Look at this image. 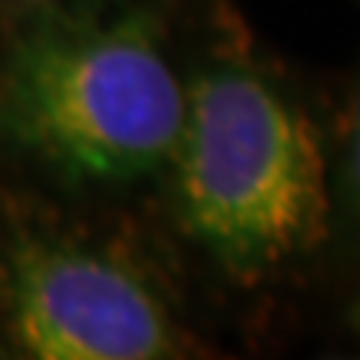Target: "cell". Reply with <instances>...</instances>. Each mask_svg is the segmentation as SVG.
Returning <instances> with one entry per match:
<instances>
[{
  "instance_id": "2",
  "label": "cell",
  "mask_w": 360,
  "mask_h": 360,
  "mask_svg": "<svg viewBox=\"0 0 360 360\" xmlns=\"http://www.w3.org/2000/svg\"><path fill=\"white\" fill-rule=\"evenodd\" d=\"M184 115L186 84L148 9L39 15L0 60V132L72 186L165 174Z\"/></svg>"
},
{
  "instance_id": "5",
  "label": "cell",
  "mask_w": 360,
  "mask_h": 360,
  "mask_svg": "<svg viewBox=\"0 0 360 360\" xmlns=\"http://www.w3.org/2000/svg\"><path fill=\"white\" fill-rule=\"evenodd\" d=\"M99 4H111V0H0V6L21 9V13H33V15H60V13L90 9Z\"/></svg>"
},
{
  "instance_id": "6",
  "label": "cell",
  "mask_w": 360,
  "mask_h": 360,
  "mask_svg": "<svg viewBox=\"0 0 360 360\" xmlns=\"http://www.w3.org/2000/svg\"><path fill=\"white\" fill-rule=\"evenodd\" d=\"M352 324H354V330L360 333V297H357V303H354V309H352Z\"/></svg>"
},
{
  "instance_id": "3",
  "label": "cell",
  "mask_w": 360,
  "mask_h": 360,
  "mask_svg": "<svg viewBox=\"0 0 360 360\" xmlns=\"http://www.w3.org/2000/svg\"><path fill=\"white\" fill-rule=\"evenodd\" d=\"M0 315L33 360H162L184 352L165 300L117 255L21 231L0 252Z\"/></svg>"
},
{
  "instance_id": "4",
  "label": "cell",
  "mask_w": 360,
  "mask_h": 360,
  "mask_svg": "<svg viewBox=\"0 0 360 360\" xmlns=\"http://www.w3.org/2000/svg\"><path fill=\"white\" fill-rule=\"evenodd\" d=\"M333 207H340L345 229H352L354 238H360V94L354 103L352 139H348L342 174H340V205H333Z\"/></svg>"
},
{
  "instance_id": "1",
  "label": "cell",
  "mask_w": 360,
  "mask_h": 360,
  "mask_svg": "<svg viewBox=\"0 0 360 360\" xmlns=\"http://www.w3.org/2000/svg\"><path fill=\"white\" fill-rule=\"evenodd\" d=\"M165 174L180 231L231 283L274 279L328 240L333 198L319 129L243 60H217L186 84Z\"/></svg>"
}]
</instances>
